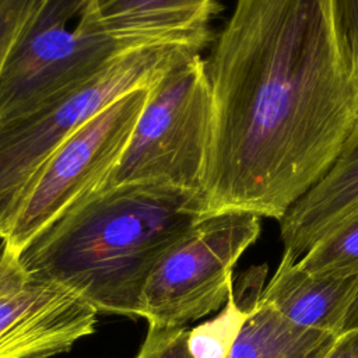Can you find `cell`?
Returning <instances> with one entry per match:
<instances>
[{"instance_id":"cell-1","label":"cell","mask_w":358,"mask_h":358,"mask_svg":"<svg viewBox=\"0 0 358 358\" xmlns=\"http://www.w3.org/2000/svg\"><path fill=\"white\" fill-rule=\"evenodd\" d=\"M206 69V211L280 221L358 126V53L340 1L236 0Z\"/></svg>"},{"instance_id":"cell-2","label":"cell","mask_w":358,"mask_h":358,"mask_svg":"<svg viewBox=\"0 0 358 358\" xmlns=\"http://www.w3.org/2000/svg\"><path fill=\"white\" fill-rule=\"evenodd\" d=\"M207 215L196 192L158 182L106 185L71 206L17 259L27 275L67 288L98 313L136 319L151 273Z\"/></svg>"},{"instance_id":"cell-3","label":"cell","mask_w":358,"mask_h":358,"mask_svg":"<svg viewBox=\"0 0 358 358\" xmlns=\"http://www.w3.org/2000/svg\"><path fill=\"white\" fill-rule=\"evenodd\" d=\"M84 3L38 0L0 73V124L70 94L129 52L178 46L148 35L70 25Z\"/></svg>"},{"instance_id":"cell-4","label":"cell","mask_w":358,"mask_h":358,"mask_svg":"<svg viewBox=\"0 0 358 358\" xmlns=\"http://www.w3.org/2000/svg\"><path fill=\"white\" fill-rule=\"evenodd\" d=\"M190 52L196 50L155 46L129 52L70 94L1 123L0 239L8 234L38 171L80 126L124 94L151 87Z\"/></svg>"},{"instance_id":"cell-5","label":"cell","mask_w":358,"mask_h":358,"mask_svg":"<svg viewBox=\"0 0 358 358\" xmlns=\"http://www.w3.org/2000/svg\"><path fill=\"white\" fill-rule=\"evenodd\" d=\"M211 123L206 60L190 52L148 88L147 101L106 185L158 182L201 194Z\"/></svg>"},{"instance_id":"cell-6","label":"cell","mask_w":358,"mask_h":358,"mask_svg":"<svg viewBox=\"0 0 358 358\" xmlns=\"http://www.w3.org/2000/svg\"><path fill=\"white\" fill-rule=\"evenodd\" d=\"M260 235V217L227 211L197 221L148 277L140 317L150 327L178 329L221 309L234 267Z\"/></svg>"},{"instance_id":"cell-7","label":"cell","mask_w":358,"mask_h":358,"mask_svg":"<svg viewBox=\"0 0 358 358\" xmlns=\"http://www.w3.org/2000/svg\"><path fill=\"white\" fill-rule=\"evenodd\" d=\"M148 88L134 90L113 101L48 158L1 241L10 255L18 257L36 235L71 206L108 183L147 101Z\"/></svg>"},{"instance_id":"cell-8","label":"cell","mask_w":358,"mask_h":358,"mask_svg":"<svg viewBox=\"0 0 358 358\" xmlns=\"http://www.w3.org/2000/svg\"><path fill=\"white\" fill-rule=\"evenodd\" d=\"M98 312L67 288L29 277L0 295V358H50L95 331Z\"/></svg>"},{"instance_id":"cell-9","label":"cell","mask_w":358,"mask_h":358,"mask_svg":"<svg viewBox=\"0 0 358 358\" xmlns=\"http://www.w3.org/2000/svg\"><path fill=\"white\" fill-rule=\"evenodd\" d=\"M217 0H91L76 24L88 31L140 34L200 52L213 39Z\"/></svg>"},{"instance_id":"cell-10","label":"cell","mask_w":358,"mask_h":358,"mask_svg":"<svg viewBox=\"0 0 358 358\" xmlns=\"http://www.w3.org/2000/svg\"><path fill=\"white\" fill-rule=\"evenodd\" d=\"M358 213V126L324 176L280 220L281 260L296 263Z\"/></svg>"},{"instance_id":"cell-11","label":"cell","mask_w":358,"mask_h":358,"mask_svg":"<svg viewBox=\"0 0 358 358\" xmlns=\"http://www.w3.org/2000/svg\"><path fill=\"white\" fill-rule=\"evenodd\" d=\"M266 275V266H253L234 280L249 315L229 358H323L338 334L298 326L263 302Z\"/></svg>"},{"instance_id":"cell-12","label":"cell","mask_w":358,"mask_h":358,"mask_svg":"<svg viewBox=\"0 0 358 358\" xmlns=\"http://www.w3.org/2000/svg\"><path fill=\"white\" fill-rule=\"evenodd\" d=\"M357 294L358 274H315L280 260L260 299L298 326L340 334Z\"/></svg>"},{"instance_id":"cell-13","label":"cell","mask_w":358,"mask_h":358,"mask_svg":"<svg viewBox=\"0 0 358 358\" xmlns=\"http://www.w3.org/2000/svg\"><path fill=\"white\" fill-rule=\"evenodd\" d=\"M246 303L234 292L220 313L189 330L187 350L192 358H229L234 344L248 319Z\"/></svg>"},{"instance_id":"cell-14","label":"cell","mask_w":358,"mask_h":358,"mask_svg":"<svg viewBox=\"0 0 358 358\" xmlns=\"http://www.w3.org/2000/svg\"><path fill=\"white\" fill-rule=\"evenodd\" d=\"M296 264L315 274H358V213L319 241Z\"/></svg>"},{"instance_id":"cell-15","label":"cell","mask_w":358,"mask_h":358,"mask_svg":"<svg viewBox=\"0 0 358 358\" xmlns=\"http://www.w3.org/2000/svg\"><path fill=\"white\" fill-rule=\"evenodd\" d=\"M38 0H0V73L36 8Z\"/></svg>"},{"instance_id":"cell-16","label":"cell","mask_w":358,"mask_h":358,"mask_svg":"<svg viewBox=\"0 0 358 358\" xmlns=\"http://www.w3.org/2000/svg\"><path fill=\"white\" fill-rule=\"evenodd\" d=\"M187 327H150L136 358H192L187 350Z\"/></svg>"},{"instance_id":"cell-17","label":"cell","mask_w":358,"mask_h":358,"mask_svg":"<svg viewBox=\"0 0 358 358\" xmlns=\"http://www.w3.org/2000/svg\"><path fill=\"white\" fill-rule=\"evenodd\" d=\"M24 278L25 273L21 268L18 259L10 255L4 245L0 243V295L18 285Z\"/></svg>"},{"instance_id":"cell-18","label":"cell","mask_w":358,"mask_h":358,"mask_svg":"<svg viewBox=\"0 0 358 358\" xmlns=\"http://www.w3.org/2000/svg\"><path fill=\"white\" fill-rule=\"evenodd\" d=\"M323 358H358V327L340 333Z\"/></svg>"},{"instance_id":"cell-19","label":"cell","mask_w":358,"mask_h":358,"mask_svg":"<svg viewBox=\"0 0 358 358\" xmlns=\"http://www.w3.org/2000/svg\"><path fill=\"white\" fill-rule=\"evenodd\" d=\"M347 36L358 53V0H338Z\"/></svg>"},{"instance_id":"cell-20","label":"cell","mask_w":358,"mask_h":358,"mask_svg":"<svg viewBox=\"0 0 358 358\" xmlns=\"http://www.w3.org/2000/svg\"><path fill=\"white\" fill-rule=\"evenodd\" d=\"M354 327H358V294H357V296H355V299H354V302H352V305L348 310L343 331H345L348 329H354Z\"/></svg>"},{"instance_id":"cell-21","label":"cell","mask_w":358,"mask_h":358,"mask_svg":"<svg viewBox=\"0 0 358 358\" xmlns=\"http://www.w3.org/2000/svg\"><path fill=\"white\" fill-rule=\"evenodd\" d=\"M87 1H91V0H85V3H87Z\"/></svg>"}]
</instances>
